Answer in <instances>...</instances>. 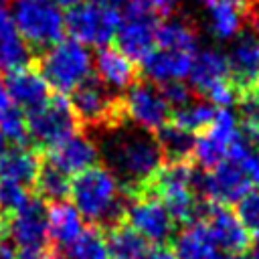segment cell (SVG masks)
Wrapping results in <instances>:
<instances>
[{"label":"cell","mask_w":259,"mask_h":259,"mask_svg":"<svg viewBox=\"0 0 259 259\" xmlns=\"http://www.w3.org/2000/svg\"><path fill=\"white\" fill-rule=\"evenodd\" d=\"M158 89H160L162 97L166 99V103L170 105L172 111L182 109V107H186L188 103H192V101H190V99H192V89H190L188 85H184L182 81H168V83L158 85Z\"/></svg>","instance_id":"obj_34"},{"label":"cell","mask_w":259,"mask_h":259,"mask_svg":"<svg viewBox=\"0 0 259 259\" xmlns=\"http://www.w3.org/2000/svg\"><path fill=\"white\" fill-rule=\"evenodd\" d=\"M95 71L97 77L113 91L130 89L140 79V69L136 63L113 47H99L95 55Z\"/></svg>","instance_id":"obj_19"},{"label":"cell","mask_w":259,"mask_h":259,"mask_svg":"<svg viewBox=\"0 0 259 259\" xmlns=\"http://www.w3.org/2000/svg\"><path fill=\"white\" fill-rule=\"evenodd\" d=\"M45 158L51 160L55 166H59L67 174H79V172L97 164L99 150H97V144L91 138L77 132L71 138H67L61 144L47 150Z\"/></svg>","instance_id":"obj_17"},{"label":"cell","mask_w":259,"mask_h":259,"mask_svg":"<svg viewBox=\"0 0 259 259\" xmlns=\"http://www.w3.org/2000/svg\"><path fill=\"white\" fill-rule=\"evenodd\" d=\"M18 247L8 233H0V259H18Z\"/></svg>","instance_id":"obj_37"},{"label":"cell","mask_w":259,"mask_h":259,"mask_svg":"<svg viewBox=\"0 0 259 259\" xmlns=\"http://www.w3.org/2000/svg\"><path fill=\"white\" fill-rule=\"evenodd\" d=\"M123 221L154 245H168L174 233V219L164 202L146 192L125 196Z\"/></svg>","instance_id":"obj_10"},{"label":"cell","mask_w":259,"mask_h":259,"mask_svg":"<svg viewBox=\"0 0 259 259\" xmlns=\"http://www.w3.org/2000/svg\"><path fill=\"white\" fill-rule=\"evenodd\" d=\"M158 22H160V12L154 6H150L144 0H127L119 26L113 36L117 49L134 63L136 61L142 63V59L156 45Z\"/></svg>","instance_id":"obj_7"},{"label":"cell","mask_w":259,"mask_h":259,"mask_svg":"<svg viewBox=\"0 0 259 259\" xmlns=\"http://www.w3.org/2000/svg\"><path fill=\"white\" fill-rule=\"evenodd\" d=\"M223 259H227V255H225V257H223Z\"/></svg>","instance_id":"obj_48"},{"label":"cell","mask_w":259,"mask_h":259,"mask_svg":"<svg viewBox=\"0 0 259 259\" xmlns=\"http://www.w3.org/2000/svg\"><path fill=\"white\" fill-rule=\"evenodd\" d=\"M77 121L81 130H99V132H111L121 125H125L127 111L125 101L121 95L113 93L99 77H85L73 91L69 99Z\"/></svg>","instance_id":"obj_4"},{"label":"cell","mask_w":259,"mask_h":259,"mask_svg":"<svg viewBox=\"0 0 259 259\" xmlns=\"http://www.w3.org/2000/svg\"><path fill=\"white\" fill-rule=\"evenodd\" d=\"M65 259H109L103 231L97 227L85 229L79 239L65 249Z\"/></svg>","instance_id":"obj_31"},{"label":"cell","mask_w":259,"mask_h":259,"mask_svg":"<svg viewBox=\"0 0 259 259\" xmlns=\"http://www.w3.org/2000/svg\"><path fill=\"white\" fill-rule=\"evenodd\" d=\"M6 231V225H4V219L0 217V233H4Z\"/></svg>","instance_id":"obj_45"},{"label":"cell","mask_w":259,"mask_h":259,"mask_svg":"<svg viewBox=\"0 0 259 259\" xmlns=\"http://www.w3.org/2000/svg\"><path fill=\"white\" fill-rule=\"evenodd\" d=\"M49 219V239L57 245V249H67L79 235L85 231L83 217L73 206V202H51L47 208Z\"/></svg>","instance_id":"obj_23"},{"label":"cell","mask_w":259,"mask_h":259,"mask_svg":"<svg viewBox=\"0 0 259 259\" xmlns=\"http://www.w3.org/2000/svg\"><path fill=\"white\" fill-rule=\"evenodd\" d=\"M148 259H176V255L170 245H156L154 249H150Z\"/></svg>","instance_id":"obj_38"},{"label":"cell","mask_w":259,"mask_h":259,"mask_svg":"<svg viewBox=\"0 0 259 259\" xmlns=\"http://www.w3.org/2000/svg\"><path fill=\"white\" fill-rule=\"evenodd\" d=\"M12 20L32 53L47 51L65 32V16L53 0H14Z\"/></svg>","instance_id":"obj_6"},{"label":"cell","mask_w":259,"mask_h":259,"mask_svg":"<svg viewBox=\"0 0 259 259\" xmlns=\"http://www.w3.org/2000/svg\"><path fill=\"white\" fill-rule=\"evenodd\" d=\"M119 20L121 14L117 8L81 2L69 8V12L65 14V30L81 45L107 47V42L115 36Z\"/></svg>","instance_id":"obj_9"},{"label":"cell","mask_w":259,"mask_h":259,"mask_svg":"<svg viewBox=\"0 0 259 259\" xmlns=\"http://www.w3.org/2000/svg\"><path fill=\"white\" fill-rule=\"evenodd\" d=\"M40 164H42V156L38 150L28 148V146L8 148L0 156V178L20 184L24 188H32Z\"/></svg>","instance_id":"obj_22"},{"label":"cell","mask_w":259,"mask_h":259,"mask_svg":"<svg viewBox=\"0 0 259 259\" xmlns=\"http://www.w3.org/2000/svg\"><path fill=\"white\" fill-rule=\"evenodd\" d=\"M34 194L45 202H61L71 192V180L69 174L63 172L59 166H55L51 160L42 158V164L38 168V174L34 178L32 186Z\"/></svg>","instance_id":"obj_29"},{"label":"cell","mask_w":259,"mask_h":259,"mask_svg":"<svg viewBox=\"0 0 259 259\" xmlns=\"http://www.w3.org/2000/svg\"><path fill=\"white\" fill-rule=\"evenodd\" d=\"M235 212L249 235H259V190H249L237 202Z\"/></svg>","instance_id":"obj_33"},{"label":"cell","mask_w":259,"mask_h":259,"mask_svg":"<svg viewBox=\"0 0 259 259\" xmlns=\"http://www.w3.org/2000/svg\"><path fill=\"white\" fill-rule=\"evenodd\" d=\"M6 150H8V140H6V138L2 136V132H0V156H2Z\"/></svg>","instance_id":"obj_43"},{"label":"cell","mask_w":259,"mask_h":259,"mask_svg":"<svg viewBox=\"0 0 259 259\" xmlns=\"http://www.w3.org/2000/svg\"><path fill=\"white\" fill-rule=\"evenodd\" d=\"M227 259H253V257H247V255H227Z\"/></svg>","instance_id":"obj_44"},{"label":"cell","mask_w":259,"mask_h":259,"mask_svg":"<svg viewBox=\"0 0 259 259\" xmlns=\"http://www.w3.org/2000/svg\"><path fill=\"white\" fill-rule=\"evenodd\" d=\"M109 259H148L150 243L134 231L125 221L103 231Z\"/></svg>","instance_id":"obj_25"},{"label":"cell","mask_w":259,"mask_h":259,"mask_svg":"<svg viewBox=\"0 0 259 259\" xmlns=\"http://www.w3.org/2000/svg\"><path fill=\"white\" fill-rule=\"evenodd\" d=\"M93 4H99V6H107V8H119L125 0H89Z\"/></svg>","instance_id":"obj_40"},{"label":"cell","mask_w":259,"mask_h":259,"mask_svg":"<svg viewBox=\"0 0 259 259\" xmlns=\"http://www.w3.org/2000/svg\"><path fill=\"white\" fill-rule=\"evenodd\" d=\"M4 4H6V0H0V8H4Z\"/></svg>","instance_id":"obj_46"},{"label":"cell","mask_w":259,"mask_h":259,"mask_svg":"<svg viewBox=\"0 0 259 259\" xmlns=\"http://www.w3.org/2000/svg\"><path fill=\"white\" fill-rule=\"evenodd\" d=\"M28 136L34 142L36 150H51L53 146L61 144L63 140L71 138L73 134L81 132L77 115L65 95H53L45 107L34 113L26 115Z\"/></svg>","instance_id":"obj_8"},{"label":"cell","mask_w":259,"mask_h":259,"mask_svg":"<svg viewBox=\"0 0 259 259\" xmlns=\"http://www.w3.org/2000/svg\"><path fill=\"white\" fill-rule=\"evenodd\" d=\"M237 134H239V127H237L235 115L229 109H217L214 121L204 132L196 134L192 160L198 164V168L212 170L214 166L227 160L229 148L237 138Z\"/></svg>","instance_id":"obj_13"},{"label":"cell","mask_w":259,"mask_h":259,"mask_svg":"<svg viewBox=\"0 0 259 259\" xmlns=\"http://www.w3.org/2000/svg\"><path fill=\"white\" fill-rule=\"evenodd\" d=\"M0 132L12 146L26 148L30 144L26 113L10 99L2 79H0Z\"/></svg>","instance_id":"obj_28"},{"label":"cell","mask_w":259,"mask_h":259,"mask_svg":"<svg viewBox=\"0 0 259 259\" xmlns=\"http://www.w3.org/2000/svg\"><path fill=\"white\" fill-rule=\"evenodd\" d=\"M109 134L103 144L105 166L115 176L125 196L136 194L164 164L156 138L144 130H127V123Z\"/></svg>","instance_id":"obj_1"},{"label":"cell","mask_w":259,"mask_h":259,"mask_svg":"<svg viewBox=\"0 0 259 259\" xmlns=\"http://www.w3.org/2000/svg\"><path fill=\"white\" fill-rule=\"evenodd\" d=\"M154 47L166 49V51H178V53H194L196 28L192 26L190 20L182 16H168L158 22Z\"/></svg>","instance_id":"obj_26"},{"label":"cell","mask_w":259,"mask_h":259,"mask_svg":"<svg viewBox=\"0 0 259 259\" xmlns=\"http://www.w3.org/2000/svg\"><path fill=\"white\" fill-rule=\"evenodd\" d=\"M154 138L162 152L164 162H192L196 134H190L168 121L164 127H160L154 134Z\"/></svg>","instance_id":"obj_27"},{"label":"cell","mask_w":259,"mask_h":259,"mask_svg":"<svg viewBox=\"0 0 259 259\" xmlns=\"http://www.w3.org/2000/svg\"><path fill=\"white\" fill-rule=\"evenodd\" d=\"M144 2H148L150 6H154L160 14H166V12H170V8H172L178 0H144Z\"/></svg>","instance_id":"obj_39"},{"label":"cell","mask_w":259,"mask_h":259,"mask_svg":"<svg viewBox=\"0 0 259 259\" xmlns=\"http://www.w3.org/2000/svg\"><path fill=\"white\" fill-rule=\"evenodd\" d=\"M231 67V81L239 91L259 85V38L241 34L227 55Z\"/></svg>","instance_id":"obj_18"},{"label":"cell","mask_w":259,"mask_h":259,"mask_svg":"<svg viewBox=\"0 0 259 259\" xmlns=\"http://www.w3.org/2000/svg\"><path fill=\"white\" fill-rule=\"evenodd\" d=\"M188 81L192 93L206 97L217 85L231 81V67L227 55H223L217 49H202L194 53L190 71H188Z\"/></svg>","instance_id":"obj_16"},{"label":"cell","mask_w":259,"mask_h":259,"mask_svg":"<svg viewBox=\"0 0 259 259\" xmlns=\"http://www.w3.org/2000/svg\"><path fill=\"white\" fill-rule=\"evenodd\" d=\"M18 259H65V255L51 245L36 247V249H22L18 253Z\"/></svg>","instance_id":"obj_35"},{"label":"cell","mask_w":259,"mask_h":259,"mask_svg":"<svg viewBox=\"0 0 259 259\" xmlns=\"http://www.w3.org/2000/svg\"><path fill=\"white\" fill-rule=\"evenodd\" d=\"M59 8L63 6V8H73V6H77V4H81V0H53Z\"/></svg>","instance_id":"obj_41"},{"label":"cell","mask_w":259,"mask_h":259,"mask_svg":"<svg viewBox=\"0 0 259 259\" xmlns=\"http://www.w3.org/2000/svg\"><path fill=\"white\" fill-rule=\"evenodd\" d=\"M8 237L22 249L45 247L49 241V219L45 200L38 196H30L18 210L4 219Z\"/></svg>","instance_id":"obj_14"},{"label":"cell","mask_w":259,"mask_h":259,"mask_svg":"<svg viewBox=\"0 0 259 259\" xmlns=\"http://www.w3.org/2000/svg\"><path fill=\"white\" fill-rule=\"evenodd\" d=\"M241 166H243V170H245L249 182L259 188V152H251V154L241 162Z\"/></svg>","instance_id":"obj_36"},{"label":"cell","mask_w":259,"mask_h":259,"mask_svg":"<svg viewBox=\"0 0 259 259\" xmlns=\"http://www.w3.org/2000/svg\"><path fill=\"white\" fill-rule=\"evenodd\" d=\"M170 247L176 259H223L225 257L217 251V245L202 221H194L186 225L184 231H180V235L174 239Z\"/></svg>","instance_id":"obj_24"},{"label":"cell","mask_w":259,"mask_h":259,"mask_svg":"<svg viewBox=\"0 0 259 259\" xmlns=\"http://www.w3.org/2000/svg\"><path fill=\"white\" fill-rule=\"evenodd\" d=\"M36 71L57 93H71L91 73V55L75 38H61L32 61Z\"/></svg>","instance_id":"obj_5"},{"label":"cell","mask_w":259,"mask_h":259,"mask_svg":"<svg viewBox=\"0 0 259 259\" xmlns=\"http://www.w3.org/2000/svg\"><path fill=\"white\" fill-rule=\"evenodd\" d=\"M2 83H4L10 99L26 115L45 107L49 103V99L53 97L49 83L42 79V75L36 71L34 65H26V67H20L16 71L6 73Z\"/></svg>","instance_id":"obj_15"},{"label":"cell","mask_w":259,"mask_h":259,"mask_svg":"<svg viewBox=\"0 0 259 259\" xmlns=\"http://www.w3.org/2000/svg\"><path fill=\"white\" fill-rule=\"evenodd\" d=\"M210 233L217 247H221L227 255H245L251 247V235L239 221L237 212L227 204L204 202L200 219Z\"/></svg>","instance_id":"obj_12"},{"label":"cell","mask_w":259,"mask_h":259,"mask_svg":"<svg viewBox=\"0 0 259 259\" xmlns=\"http://www.w3.org/2000/svg\"><path fill=\"white\" fill-rule=\"evenodd\" d=\"M154 194L164 202L174 223L190 225L200 219L204 200L194 190V166L192 162H166L140 190ZM138 194V192H136Z\"/></svg>","instance_id":"obj_3"},{"label":"cell","mask_w":259,"mask_h":259,"mask_svg":"<svg viewBox=\"0 0 259 259\" xmlns=\"http://www.w3.org/2000/svg\"><path fill=\"white\" fill-rule=\"evenodd\" d=\"M214 115H217V107L212 103H206V101L200 99V101L188 103L182 109L172 111V119L170 121L174 125L190 132V134H200L214 121Z\"/></svg>","instance_id":"obj_30"},{"label":"cell","mask_w":259,"mask_h":259,"mask_svg":"<svg viewBox=\"0 0 259 259\" xmlns=\"http://www.w3.org/2000/svg\"><path fill=\"white\" fill-rule=\"evenodd\" d=\"M127 119H132L140 130L156 134L172 119V109L162 97L158 85L138 79L123 97Z\"/></svg>","instance_id":"obj_11"},{"label":"cell","mask_w":259,"mask_h":259,"mask_svg":"<svg viewBox=\"0 0 259 259\" xmlns=\"http://www.w3.org/2000/svg\"><path fill=\"white\" fill-rule=\"evenodd\" d=\"M69 196L83 221L91 223V227L107 231L123 223L125 194L107 166L95 164L75 174Z\"/></svg>","instance_id":"obj_2"},{"label":"cell","mask_w":259,"mask_h":259,"mask_svg":"<svg viewBox=\"0 0 259 259\" xmlns=\"http://www.w3.org/2000/svg\"><path fill=\"white\" fill-rule=\"evenodd\" d=\"M30 198L28 188L0 178V217L6 219Z\"/></svg>","instance_id":"obj_32"},{"label":"cell","mask_w":259,"mask_h":259,"mask_svg":"<svg viewBox=\"0 0 259 259\" xmlns=\"http://www.w3.org/2000/svg\"><path fill=\"white\" fill-rule=\"evenodd\" d=\"M202 2H204V4H208V6L212 4V0H202Z\"/></svg>","instance_id":"obj_47"},{"label":"cell","mask_w":259,"mask_h":259,"mask_svg":"<svg viewBox=\"0 0 259 259\" xmlns=\"http://www.w3.org/2000/svg\"><path fill=\"white\" fill-rule=\"evenodd\" d=\"M192 59L194 53H178V51H166L154 47L142 59V73L160 85L168 81H180L188 77Z\"/></svg>","instance_id":"obj_20"},{"label":"cell","mask_w":259,"mask_h":259,"mask_svg":"<svg viewBox=\"0 0 259 259\" xmlns=\"http://www.w3.org/2000/svg\"><path fill=\"white\" fill-rule=\"evenodd\" d=\"M251 251H253V259H259V235H255V239L251 241Z\"/></svg>","instance_id":"obj_42"},{"label":"cell","mask_w":259,"mask_h":259,"mask_svg":"<svg viewBox=\"0 0 259 259\" xmlns=\"http://www.w3.org/2000/svg\"><path fill=\"white\" fill-rule=\"evenodd\" d=\"M32 61V51L18 32L12 14L6 8H0V71L10 73Z\"/></svg>","instance_id":"obj_21"}]
</instances>
